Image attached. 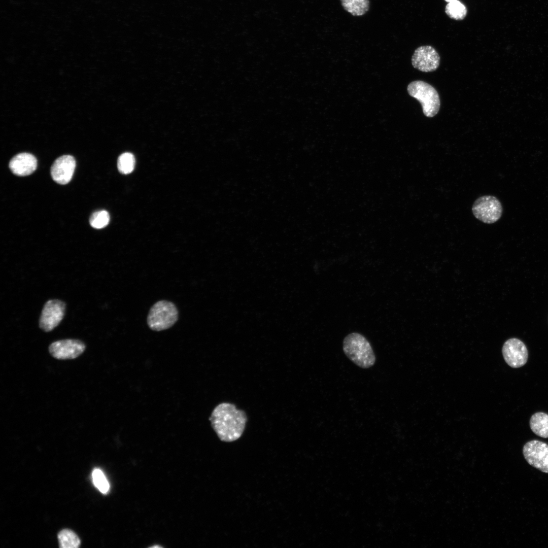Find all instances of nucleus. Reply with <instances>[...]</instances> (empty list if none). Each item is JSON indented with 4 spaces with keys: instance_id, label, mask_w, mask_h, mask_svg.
<instances>
[{
    "instance_id": "obj_11",
    "label": "nucleus",
    "mask_w": 548,
    "mask_h": 548,
    "mask_svg": "<svg viewBox=\"0 0 548 548\" xmlns=\"http://www.w3.org/2000/svg\"><path fill=\"white\" fill-rule=\"evenodd\" d=\"M76 167V160L70 155H62L57 158L51 168L52 179L56 183L65 185L71 180Z\"/></svg>"
},
{
    "instance_id": "obj_16",
    "label": "nucleus",
    "mask_w": 548,
    "mask_h": 548,
    "mask_svg": "<svg viewBox=\"0 0 548 548\" xmlns=\"http://www.w3.org/2000/svg\"><path fill=\"white\" fill-rule=\"evenodd\" d=\"M59 546L62 548H77L81 543L76 534L69 529H63L58 535Z\"/></svg>"
},
{
    "instance_id": "obj_9",
    "label": "nucleus",
    "mask_w": 548,
    "mask_h": 548,
    "mask_svg": "<svg viewBox=\"0 0 548 548\" xmlns=\"http://www.w3.org/2000/svg\"><path fill=\"white\" fill-rule=\"evenodd\" d=\"M440 56L432 46H422L417 48L412 57L414 67L423 72L435 71L439 66Z\"/></svg>"
},
{
    "instance_id": "obj_18",
    "label": "nucleus",
    "mask_w": 548,
    "mask_h": 548,
    "mask_svg": "<svg viewBox=\"0 0 548 548\" xmlns=\"http://www.w3.org/2000/svg\"><path fill=\"white\" fill-rule=\"evenodd\" d=\"M109 214L105 210L94 212L89 219L90 225L96 229H101L105 227L109 224Z\"/></svg>"
},
{
    "instance_id": "obj_17",
    "label": "nucleus",
    "mask_w": 548,
    "mask_h": 548,
    "mask_svg": "<svg viewBox=\"0 0 548 548\" xmlns=\"http://www.w3.org/2000/svg\"><path fill=\"white\" fill-rule=\"evenodd\" d=\"M135 158L133 155L129 152L121 154L117 160V168L120 173L123 174H129L134 169Z\"/></svg>"
},
{
    "instance_id": "obj_7",
    "label": "nucleus",
    "mask_w": 548,
    "mask_h": 548,
    "mask_svg": "<svg viewBox=\"0 0 548 548\" xmlns=\"http://www.w3.org/2000/svg\"><path fill=\"white\" fill-rule=\"evenodd\" d=\"M65 310V303L59 300L48 301L43 309L39 325L40 328L46 332L54 329L63 319Z\"/></svg>"
},
{
    "instance_id": "obj_1",
    "label": "nucleus",
    "mask_w": 548,
    "mask_h": 548,
    "mask_svg": "<svg viewBox=\"0 0 548 548\" xmlns=\"http://www.w3.org/2000/svg\"><path fill=\"white\" fill-rule=\"evenodd\" d=\"M210 420L221 440L232 442L242 435L248 419L246 413L234 404L222 402L214 408Z\"/></svg>"
},
{
    "instance_id": "obj_3",
    "label": "nucleus",
    "mask_w": 548,
    "mask_h": 548,
    "mask_svg": "<svg viewBox=\"0 0 548 548\" xmlns=\"http://www.w3.org/2000/svg\"><path fill=\"white\" fill-rule=\"evenodd\" d=\"M410 96L421 104L423 114L427 117L435 116L440 106V98L436 90L430 84L421 80L410 82L407 87Z\"/></svg>"
},
{
    "instance_id": "obj_19",
    "label": "nucleus",
    "mask_w": 548,
    "mask_h": 548,
    "mask_svg": "<svg viewBox=\"0 0 548 548\" xmlns=\"http://www.w3.org/2000/svg\"><path fill=\"white\" fill-rule=\"evenodd\" d=\"M93 484L103 494L109 490L110 485L103 472L98 468H95L92 473Z\"/></svg>"
},
{
    "instance_id": "obj_4",
    "label": "nucleus",
    "mask_w": 548,
    "mask_h": 548,
    "mask_svg": "<svg viewBox=\"0 0 548 548\" xmlns=\"http://www.w3.org/2000/svg\"><path fill=\"white\" fill-rule=\"evenodd\" d=\"M178 311L176 305L167 300H160L151 307L147 317L149 328L159 331L167 329L177 321Z\"/></svg>"
},
{
    "instance_id": "obj_15",
    "label": "nucleus",
    "mask_w": 548,
    "mask_h": 548,
    "mask_svg": "<svg viewBox=\"0 0 548 548\" xmlns=\"http://www.w3.org/2000/svg\"><path fill=\"white\" fill-rule=\"evenodd\" d=\"M446 14L451 19L456 20H462L465 18L467 13L466 6L458 0L449 2L445 8Z\"/></svg>"
},
{
    "instance_id": "obj_20",
    "label": "nucleus",
    "mask_w": 548,
    "mask_h": 548,
    "mask_svg": "<svg viewBox=\"0 0 548 548\" xmlns=\"http://www.w3.org/2000/svg\"><path fill=\"white\" fill-rule=\"evenodd\" d=\"M444 1H445L446 2H448V3H449V2H452V1H456V0H444Z\"/></svg>"
},
{
    "instance_id": "obj_10",
    "label": "nucleus",
    "mask_w": 548,
    "mask_h": 548,
    "mask_svg": "<svg viewBox=\"0 0 548 548\" xmlns=\"http://www.w3.org/2000/svg\"><path fill=\"white\" fill-rule=\"evenodd\" d=\"M85 350V344L81 340L66 339L52 343L49 351L54 358L59 360L73 359L79 357Z\"/></svg>"
},
{
    "instance_id": "obj_13",
    "label": "nucleus",
    "mask_w": 548,
    "mask_h": 548,
    "mask_svg": "<svg viewBox=\"0 0 548 548\" xmlns=\"http://www.w3.org/2000/svg\"><path fill=\"white\" fill-rule=\"evenodd\" d=\"M530 427L536 435L548 438V415L542 412L535 413L530 418Z\"/></svg>"
},
{
    "instance_id": "obj_2",
    "label": "nucleus",
    "mask_w": 548,
    "mask_h": 548,
    "mask_svg": "<svg viewBox=\"0 0 548 548\" xmlns=\"http://www.w3.org/2000/svg\"><path fill=\"white\" fill-rule=\"evenodd\" d=\"M347 357L358 366L368 368L375 362V356L367 339L362 334L353 332L347 335L342 344Z\"/></svg>"
},
{
    "instance_id": "obj_12",
    "label": "nucleus",
    "mask_w": 548,
    "mask_h": 548,
    "mask_svg": "<svg viewBox=\"0 0 548 548\" xmlns=\"http://www.w3.org/2000/svg\"><path fill=\"white\" fill-rule=\"evenodd\" d=\"M37 160L32 154L21 153L14 156L9 162V168L15 175L26 176L30 175L36 169Z\"/></svg>"
},
{
    "instance_id": "obj_5",
    "label": "nucleus",
    "mask_w": 548,
    "mask_h": 548,
    "mask_svg": "<svg viewBox=\"0 0 548 548\" xmlns=\"http://www.w3.org/2000/svg\"><path fill=\"white\" fill-rule=\"evenodd\" d=\"M472 211L474 217L482 222L492 224L501 217L503 208L498 199L491 195L478 198L473 203Z\"/></svg>"
},
{
    "instance_id": "obj_8",
    "label": "nucleus",
    "mask_w": 548,
    "mask_h": 548,
    "mask_svg": "<svg viewBox=\"0 0 548 548\" xmlns=\"http://www.w3.org/2000/svg\"><path fill=\"white\" fill-rule=\"evenodd\" d=\"M503 358L506 363L512 368H519L527 362L528 353L524 342L517 338L507 340L502 349Z\"/></svg>"
},
{
    "instance_id": "obj_6",
    "label": "nucleus",
    "mask_w": 548,
    "mask_h": 548,
    "mask_svg": "<svg viewBox=\"0 0 548 548\" xmlns=\"http://www.w3.org/2000/svg\"><path fill=\"white\" fill-rule=\"evenodd\" d=\"M523 453L527 462L540 471L548 473V444L537 440L527 442Z\"/></svg>"
},
{
    "instance_id": "obj_14",
    "label": "nucleus",
    "mask_w": 548,
    "mask_h": 548,
    "mask_svg": "<svg viewBox=\"0 0 548 548\" xmlns=\"http://www.w3.org/2000/svg\"><path fill=\"white\" fill-rule=\"evenodd\" d=\"M344 9L354 16H361L369 10V0H340Z\"/></svg>"
}]
</instances>
